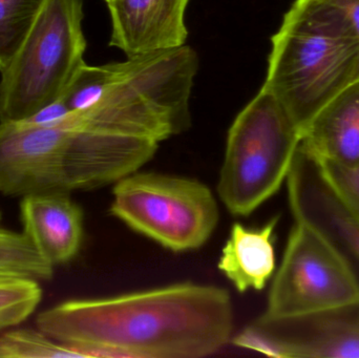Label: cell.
Returning <instances> with one entry per match:
<instances>
[{"label": "cell", "instance_id": "cell-1", "mask_svg": "<svg viewBox=\"0 0 359 358\" xmlns=\"http://www.w3.org/2000/svg\"><path fill=\"white\" fill-rule=\"evenodd\" d=\"M37 329L83 357L200 358L231 342L227 290L184 283L42 311Z\"/></svg>", "mask_w": 359, "mask_h": 358}, {"label": "cell", "instance_id": "cell-2", "mask_svg": "<svg viewBox=\"0 0 359 358\" xmlns=\"http://www.w3.org/2000/svg\"><path fill=\"white\" fill-rule=\"evenodd\" d=\"M0 123V193H69L116 183L153 159L159 143L76 125Z\"/></svg>", "mask_w": 359, "mask_h": 358}, {"label": "cell", "instance_id": "cell-3", "mask_svg": "<svg viewBox=\"0 0 359 358\" xmlns=\"http://www.w3.org/2000/svg\"><path fill=\"white\" fill-rule=\"evenodd\" d=\"M271 43L263 88L303 135L325 105L359 80V39L326 0H295Z\"/></svg>", "mask_w": 359, "mask_h": 358}, {"label": "cell", "instance_id": "cell-4", "mask_svg": "<svg viewBox=\"0 0 359 358\" xmlns=\"http://www.w3.org/2000/svg\"><path fill=\"white\" fill-rule=\"evenodd\" d=\"M198 69V54L187 44L100 65L98 99L65 118L99 132L160 143L189 128Z\"/></svg>", "mask_w": 359, "mask_h": 358}, {"label": "cell", "instance_id": "cell-5", "mask_svg": "<svg viewBox=\"0 0 359 358\" xmlns=\"http://www.w3.org/2000/svg\"><path fill=\"white\" fill-rule=\"evenodd\" d=\"M83 0H44L0 80V123L29 119L67 90L83 65Z\"/></svg>", "mask_w": 359, "mask_h": 358}, {"label": "cell", "instance_id": "cell-6", "mask_svg": "<svg viewBox=\"0 0 359 358\" xmlns=\"http://www.w3.org/2000/svg\"><path fill=\"white\" fill-rule=\"evenodd\" d=\"M302 132L278 99L262 86L228 132L217 193L234 216L252 214L287 180Z\"/></svg>", "mask_w": 359, "mask_h": 358}, {"label": "cell", "instance_id": "cell-7", "mask_svg": "<svg viewBox=\"0 0 359 358\" xmlns=\"http://www.w3.org/2000/svg\"><path fill=\"white\" fill-rule=\"evenodd\" d=\"M111 214L175 252L202 247L217 228L219 207L208 186L153 172H133L115 183Z\"/></svg>", "mask_w": 359, "mask_h": 358}, {"label": "cell", "instance_id": "cell-8", "mask_svg": "<svg viewBox=\"0 0 359 358\" xmlns=\"http://www.w3.org/2000/svg\"><path fill=\"white\" fill-rule=\"evenodd\" d=\"M294 221L264 315L306 317L359 303L358 277L341 252L316 225Z\"/></svg>", "mask_w": 359, "mask_h": 358}, {"label": "cell", "instance_id": "cell-9", "mask_svg": "<svg viewBox=\"0 0 359 358\" xmlns=\"http://www.w3.org/2000/svg\"><path fill=\"white\" fill-rule=\"evenodd\" d=\"M234 346L278 358H359V303L299 317L255 319Z\"/></svg>", "mask_w": 359, "mask_h": 358}, {"label": "cell", "instance_id": "cell-10", "mask_svg": "<svg viewBox=\"0 0 359 358\" xmlns=\"http://www.w3.org/2000/svg\"><path fill=\"white\" fill-rule=\"evenodd\" d=\"M286 181L293 216L316 225L341 252L359 282L358 221L339 203L316 164L299 149Z\"/></svg>", "mask_w": 359, "mask_h": 358}, {"label": "cell", "instance_id": "cell-11", "mask_svg": "<svg viewBox=\"0 0 359 358\" xmlns=\"http://www.w3.org/2000/svg\"><path fill=\"white\" fill-rule=\"evenodd\" d=\"M190 0H109V46L128 57L186 44Z\"/></svg>", "mask_w": 359, "mask_h": 358}, {"label": "cell", "instance_id": "cell-12", "mask_svg": "<svg viewBox=\"0 0 359 358\" xmlns=\"http://www.w3.org/2000/svg\"><path fill=\"white\" fill-rule=\"evenodd\" d=\"M22 233L53 267L73 260L83 239V212L69 193H36L20 202Z\"/></svg>", "mask_w": 359, "mask_h": 358}, {"label": "cell", "instance_id": "cell-13", "mask_svg": "<svg viewBox=\"0 0 359 358\" xmlns=\"http://www.w3.org/2000/svg\"><path fill=\"white\" fill-rule=\"evenodd\" d=\"M299 151L314 161L359 163V80L318 111L302 135Z\"/></svg>", "mask_w": 359, "mask_h": 358}, {"label": "cell", "instance_id": "cell-14", "mask_svg": "<svg viewBox=\"0 0 359 358\" xmlns=\"http://www.w3.org/2000/svg\"><path fill=\"white\" fill-rule=\"evenodd\" d=\"M278 216L259 229L236 223L219 260V270L241 294L263 290L276 271L274 230Z\"/></svg>", "mask_w": 359, "mask_h": 358}, {"label": "cell", "instance_id": "cell-15", "mask_svg": "<svg viewBox=\"0 0 359 358\" xmlns=\"http://www.w3.org/2000/svg\"><path fill=\"white\" fill-rule=\"evenodd\" d=\"M41 300L42 288L37 280L0 273V331L27 321Z\"/></svg>", "mask_w": 359, "mask_h": 358}, {"label": "cell", "instance_id": "cell-16", "mask_svg": "<svg viewBox=\"0 0 359 358\" xmlns=\"http://www.w3.org/2000/svg\"><path fill=\"white\" fill-rule=\"evenodd\" d=\"M0 212V273L23 275L37 281H48L54 267L41 258L23 233L1 227Z\"/></svg>", "mask_w": 359, "mask_h": 358}, {"label": "cell", "instance_id": "cell-17", "mask_svg": "<svg viewBox=\"0 0 359 358\" xmlns=\"http://www.w3.org/2000/svg\"><path fill=\"white\" fill-rule=\"evenodd\" d=\"M44 0H0V73L12 61Z\"/></svg>", "mask_w": 359, "mask_h": 358}, {"label": "cell", "instance_id": "cell-18", "mask_svg": "<svg viewBox=\"0 0 359 358\" xmlns=\"http://www.w3.org/2000/svg\"><path fill=\"white\" fill-rule=\"evenodd\" d=\"M84 358L39 329L8 330L0 334V358Z\"/></svg>", "mask_w": 359, "mask_h": 358}, {"label": "cell", "instance_id": "cell-19", "mask_svg": "<svg viewBox=\"0 0 359 358\" xmlns=\"http://www.w3.org/2000/svg\"><path fill=\"white\" fill-rule=\"evenodd\" d=\"M312 161L339 203L359 222V163L341 165L332 162Z\"/></svg>", "mask_w": 359, "mask_h": 358}, {"label": "cell", "instance_id": "cell-20", "mask_svg": "<svg viewBox=\"0 0 359 358\" xmlns=\"http://www.w3.org/2000/svg\"><path fill=\"white\" fill-rule=\"evenodd\" d=\"M69 107L65 104L62 99L55 101L52 104L42 109L41 111L36 113L35 115L29 117V119L23 120L29 124H35V125H43V124L52 123L61 118L67 116L69 113Z\"/></svg>", "mask_w": 359, "mask_h": 358}, {"label": "cell", "instance_id": "cell-21", "mask_svg": "<svg viewBox=\"0 0 359 358\" xmlns=\"http://www.w3.org/2000/svg\"><path fill=\"white\" fill-rule=\"evenodd\" d=\"M337 8L359 39V0H326Z\"/></svg>", "mask_w": 359, "mask_h": 358}, {"label": "cell", "instance_id": "cell-22", "mask_svg": "<svg viewBox=\"0 0 359 358\" xmlns=\"http://www.w3.org/2000/svg\"><path fill=\"white\" fill-rule=\"evenodd\" d=\"M104 1H105V2H109V0H104Z\"/></svg>", "mask_w": 359, "mask_h": 358}]
</instances>
